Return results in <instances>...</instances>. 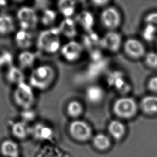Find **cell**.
<instances>
[{"label":"cell","mask_w":157,"mask_h":157,"mask_svg":"<svg viewBox=\"0 0 157 157\" xmlns=\"http://www.w3.org/2000/svg\"><path fill=\"white\" fill-rule=\"evenodd\" d=\"M55 78L54 68L49 64H43L32 70L29 77V84L33 89L45 91L51 86Z\"/></svg>","instance_id":"cell-1"},{"label":"cell","mask_w":157,"mask_h":157,"mask_svg":"<svg viewBox=\"0 0 157 157\" xmlns=\"http://www.w3.org/2000/svg\"><path fill=\"white\" fill-rule=\"evenodd\" d=\"M61 33L58 28H52L44 30L39 34L36 46L40 51L53 54L61 48Z\"/></svg>","instance_id":"cell-2"},{"label":"cell","mask_w":157,"mask_h":157,"mask_svg":"<svg viewBox=\"0 0 157 157\" xmlns=\"http://www.w3.org/2000/svg\"><path fill=\"white\" fill-rule=\"evenodd\" d=\"M13 99L15 104L24 110L31 109L36 100L33 89L29 84L21 83L15 88Z\"/></svg>","instance_id":"cell-3"},{"label":"cell","mask_w":157,"mask_h":157,"mask_svg":"<svg viewBox=\"0 0 157 157\" xmlns=\"http://www.w3.org/2000/svg\"><path fill=\"white\" fill-rule=\"evenodd\" d=\"M112 109L115 115L120 119H132L137 113L138 105L133 98L123 97L115 101Z\"/></svg>","instance_id":"cell-4"},{"label":"cell","mask_w":157,"mask_h":157,"mask_svg":"<svg viewBox=\"0 0 157 157\" xmlns=\"http://www.w3.org/2000/svg\"><path fill=\"white\" fill-rule=\"evenodd\" d=\"M17 18L21 30L30 31L33 30L38 25L39 18L34 9L25 6L18 9Z\"/></svg>","instance_id":"cell-5"},{"label":"cell","mask_w":157,"mask_h":157,"mask_svg":"<svg viewBox=\"0 0 157 157\" xmlns=\"http://www.w3.org/2000/svg\"><path fill=\"white\" fill-rule=\"evenodd\" d=\"M100 22L108 31H115L119 28L122 21V17L118 9L114 6L105 8L101 13Z\"/></svg>","instance_id":"cell-6"},{"label":"cell","mask_w":157,"mask_h":157,"mask_svg":"<svg viewBox=\"0 0 157 157\" xmlns=\"http://www.w3.org/2000/svg\"><path fill=\"white\" fill-rule=\"evenodd\" d=\"M83 51L84 48L82 44L72 40L62 46L60 49L64 59L70 63L78 61L82 56Z\"/></svg>","instance_id":"cell-7"},{"label":"cell","mask_w":157,"mask_h":157,"mask_svg":"<svg viewBox=\"0 0 157 157\" xmlns=\"http://www.w3.org/2000/svg\"><path fill=\"white\" fill-rule=\"evenodd\" d=\"M122 40L121 34L115 31H109L101 38V46L111 53H116L121 48Z\"/></svg>","instance_id":"cell-8"},{"label":"cell","mask_w":157,"mask_h":157,"mask_svg":"<svg viewBox=\"0 0 157 157\" xmlns=\"http://www.w3.org/2000/svg\"><path fill=\"white\" fill-rule=\"evenodd\" d=\"M69 131L71 136L77 140L85 141L91 136V128L88 124L82 120H75L70 123Z\"/></svg>","instance_id":"cell-9"},{"label":"cell","mask_w":157,"mask_h":157,"mask_svg":"<svg viewBox=\"0 0 157 157\" xmlns=\"http://www.w3.org/2000/svg\"><path fill=\"white\" fill-rule=\"evenodd\" d=\"M123 49L127 55L133 59H138L145 54L144 45L136 39L130 38L123 44Z\"/></svg>","instance_id":"cell-10"},{"label":"cell","mask_w":157,"mask_h":157,"mask_svg":"<svg viewBox=\"0 0 157 157\" xmlns=\"http://www.w3.org/2000/svg\"><path fill=\"white\" fill-rule=\"evenodd\" d=\"M81 44L84 49H87L91 54L100 52V49L101 48V38L93 31L85 32Z\"/></svg>","instance_id":"cell-11"},{"label":"cell","mask_w":157,"mask_h":157,"mask_svg":"<svg viewBox=\"0 0 157 157\" xmlns=\"http://www.w3.org/2000/svg\"><path fill=\"white\" fill-rule=\"evenodd\" d=\"M108 83L110 86L114 87L120 93H127L130 90V85L121 72H112L108 78Z\"/></svg>","instance_id":"cell-12"},{"label":"cell","mask_w":157,"mask_h":157,"mask_svg":"<svg viewBox=\"0 0 157 157\" xmlns=\"http://www.w3.org/2000/svg\"><path fill=\"white\" fill-rule=\"evenodd\" d=\"M57 28L61 35L71 40L77 35V24L72 18H64Z\"/></svg>","instance_id":"cell-13"},{"label":"cell","mask_w":157,"mask_h":157,"mask_svg":"<svg viewBox=\"0 0 157 157\" xmlns=\"http://www.w3.org/2000/svg\"><path fill=\"white\" fill-rule=\"evenodd\" d=\"M77 24L80 26L85 32L93 31L95 19L94 15L87 10H83L79 13L76 18Z\"/></svg>","instance_id":"cell-14"},{"label":"cell","mask_w":157,"mask_h":157,"mask_svg":"<svg viewBox=\"0 0 157 157\" xmlns=\"http://www.w3.org/2000/svg\"><path fill=\"white\" fill-rule=\"evenodd\" d=\"M15 41L18 47L26 51L32 46L33 36L29 31L21 29L16 33Z\"/></svg>","instance_id":"cell-15"},{"label":"cell","mask_w":157,"mask_h":157,"mask_svg":"<svg viewBox=\"0 0 157 157\" xmlns=\"http://www.w3.org/2000/svg\"><path fill=\"white\" fill-rule=\"evenodd\" d=\"M140 109L145 114L150 115L157 114V96L149 95L143 98L140 103Z\"/></svg>","instance_id":"cell-16"},{"label":"cell","mask_w":157,"mask_h":157,"mask_svg":"<svg viewBox=\"0 0 157 157\" xmlns=\"http://www.w3.org/2000/svg\"><path fill=\"white\" fill-rule=\"evenodd\" d=\"M105 93L101 87L98 85H91L87 88L85 96L87 100L92 104L100 103L104 97Z\"/></svg>","instance_id":"cell-17"},{"label":"cell","mask_w":157,"mask_h":157,"mask_svg":"<svg viewBox=\"0 0 157 157\" xmlns=\"http://www.w3.org/2000/svg\"><path fill=\"white\" fill-rule=\"evenodd\" d=\"M6 79L9 83L18 85L25 82V75L21 68L11 66L6 71Z\"/></svg>","instance_id":"cell-18"},{"label":"cell","mask_w":157,"mask_h":157,"mask_svg":"<svg viewBox=\"0 0 157 157\" xmlns=\"http://www.w3.org/2000/svg\"><path fill=\"white\" fill-rule=\"evenodd\" d=\"M36 56V54L32 52L27 50L21 52L18 56L19 68L23 70L32 67L35 63Z\"/></svg>","instance_id":"cell-19"},{"label":"cell","mask_w":157,"mask_h":157,"mask_svg":"<svg viewBox=\"0 0 157 157\" xmlns=\"http://www.w3.org/2000/svg\"><path fill=\"white\" fill-rule=\"evenodd\" d=\"M31 133L35 138L40 140H48L53 136V131L47 125L38 123L31 128Z\"/></svg>","instance_id":"cell-20"},{"label":"cell","mask_w":157,"mask_h":157,"mask_svg":"<svg viewBox=\"0 0 157 157\" xmlns=\"http://www.w3.org/2000/svg\"><path fill=\"white\" fill-rule=\"evenodd\" d=\"M0 151L4 157H18V147L17 143L13 140H4L1 145Z\"/></svg>","instance_id":"cell-21"},{"label":"cell","mask_w":157,"mask_h":157,"mask_svg":"<svg viewBox=\"0 0 157 157\" xmlns=\"http://www.w3.org/2000/svg\"><path fill=\"white\" fill-rule=\"evenodd\" d=\"M57 6L59 13L64 18H71L76 8V2L71 0L59 1Z\"/></svg>","instance_id":"cell-22"},{"label":"cell","mask_w":157,"mask_h":157,"mask_svg":"<svg viewBox=\"0 0 157 157\" xmlns=\"http://www.w3.org/2000/svg\"><path fill=\"white\" fill-rule=\"evenodd\" d=\"M108 132L113 138L119 140L125 135V125L119 120H113L108 124Z\"/></svg>","instance_id":"cell-23"},{"label":"cell","mask_w":157,"mask_h":157,"mask_svg":"<svg viewBox=\"0 0 157 157\" xmlns=\"http://www.w3.org/2000/svg\"><path fill=\"white\" fill-rule=\"evenodd\" d=\"M14 20L11 16L6 14L0 15V34L7 35L15 30Z\"/></svg>","instance_id":"cell-24"},{"label":"cell","mask_w":157,"mask_h":157,"mask_svg":"<svg viewBox=\"0 0 157 157\" xmlns=\"http://www.w3.org/2000/svg\"><path fill=\"white\" fill-rule=\"evenodd\" d=\"M11 130L13 135L19 139L25 138L31 133V128L24 121L13 123Z\"/></svg>","instance_id":"cell-25"},{"label":"cell","mask_w":157,"mask_h":157,"mask_svg":"<svg viewBox=\"0 0 157 157\" xmlns=\"http://www.w3.org/2000/svg\"><path fill=\"white\" fill-rule=\"evenodd\" d=\"M66 109L69 117L72 118H77L82 114L84 108L83 105L79 101L72 100L68 102Z\"/></svg>","instance_id":"cell-26"},{"label":"cell","mask_w":157,"mask_h":157,"mask_svg":"<svg viewBox=\"0 0 157 157\" xmlns=\"http://www.w3.org/2000/svg\"><path fill=\"white\" fill-rule=\"evenodd\" d=\"M57 18V13L51 9H46L41 16V23L43 25L50 26L53 25Z\"/></svg>","instance_id":"cell-27"},{"label":"cell","mask_w":157,"mask_h":157,"mask_svg":"<svg viewBox=\"0 0 157 157\" xmlns=\"http://www.w3.org/2000/svg\"><path fill=\"white\" fill-rule=\"evenodd\" d=\"M94 146L100 150H105L110 147V141L107 136L102 134H98L93 139Z\"/></svg>","instance_id":"cell-28"},{"label":"cell","mask_w":157,"mask_h":157,"mask_svg":"<svg viewBox=\"0 0 157 157\" xmlns=\"http://www.w3.org/2000/svg\"><path fill=\"white\" fill-rule=\"evenodd\" d=\"M157 30L149 25H146L144 30H143V36L147 41L153 40L155 36Z\"/></svg>","instance_id":"cell-29"},{"label":"cell","mask_w":157,"mask_h":157,"mask_svg":"<svg viewBox=\"0 0 157 157\" xmlns=\"http://www.w3.org/2000/svg\"><path fill=\"white\" fill-rule=\"evenodd\" d=\"M145 62L147 66L151 68L157 67V53L155 52H149L145 57Z\"/></svg>","instance_id":"cell-30"},{"label":"cell","mask_w":157,"mask_h":157,"mask_svg":"<svg viewBox=\"0 0 157 157\" xmlns=\"http://www.w3.org/2000/svg\"><path fill=\"white\" fill-rule=\"evenodd\" d=\"M145 21L146 25L151 26L157 30V12L149 13L145 17Z\"/></svg>","instance_id":"cell-31"},{"label":"cell","mask_w":157,"mask_h":157,"mask_svg":"<svg viewBox=\"0 0 157 157\" xmlns=\"http://www.w3.org/2000/svg\"><path fill=\"white\" fill-rule=\"evenodd\" d=\"M21 117L23 118V121L27 122L28 121H32L35 117V113L31 109H25L21 113Z\"/></svg>","instance_id":"cell-32"},{"label":"cell","mask_w":157,"mask_h":157,"mask_svg":"<svg viewBox=\"0 0 157 157\" xmlns=\"http://www.w3.org/2000/svg\"><path fill=\"white\" fill-rule=\"evenodd\" d=\"M1 56L4 61V66H9V67L12 66L13 57L10 53L8 52H4Z\"/></svg>","instance_id":"cell-33"},{"label":"cell","mask_w":157,"mask_h":157,"mask_svg":"<svg viewBox=\"0 0 157 157\" xmlns=\"http://www.w3.org/2000/svg\"><path fill=\"white\" fill-rule=\"evenodd\" d=\"M148 87L151 91L157 93V76L153 77L149 80Z\"/></svg>","instance_id":"cell-34"},{"label":"cell","mask_w":157,"mask_h":157,"mask_svg":"<svg viewBox=\"0 0 157 157\" xmlns=\"http://www.w3.org/2000/svg\"><path fill=\"white\" fill-rule=\"evenodd\" d=\"M92 3L94 6H97V7H102V6H106L107 5H108V3H109V1H93Z\"/></svg>","instance_id":"cell-35"},{"label":"cell","mask_w":157,"mask_h":157,"mask_svg":"<svg viewBox=\"0 0 157 157\" xmlns=\"http://www.w3.org/2000/svg\"><path fill=\"white\" fill-rule=\"evenodd\" d=\"M4 66H4V61H3V60L2 59L1 56L0 55V70H1Z\"/></svg>","instance_id":"cell-36"},{"label":"cell","mask_w":157,"mask_h":157,"mask_svg":"<svg viewBox=\"0 0 157 157\" xmlns=\"http://www.w3.org/2000/svg\"><path fill=\"white\" fill-rule=\"evenodd\" d=\"M6 4V1H0V6H4Z\"/></svg>","instance_id":"cell-37"}]
</instances>
